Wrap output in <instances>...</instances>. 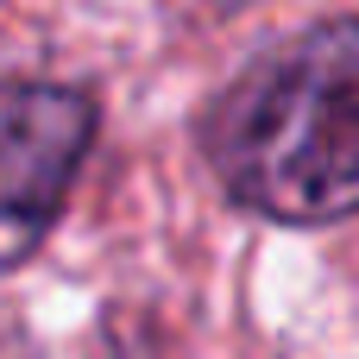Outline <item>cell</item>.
<instances>
[{
  "instance_id": "1",
  "label": "cell",
  "mask_w": 359,
  "mask_h": 359,
  "mask_svg": "<svg viewBox=\"0 0 359 359\" xmlns=\"http://www.w3.org/2000/svg\"><path fill=\"white\" fill-rule=\"evenodd\" d=\"M202 151L252 215L290 227L359 215V19L309 25L252 57L208 107Z\"/></svg>"
},
{
  "instance_id": "2",
  "label": "cell",
  "mask_w": 359,
  "mask_h": 359,
  "mask_svg": "<svg viewBox=\"0 0 359 359\" xmlns=\"http://www.w3.org/2000/svg\"><path fill=\"white\" fill-rule=\"evenodd\" d=\"M95 145V101L63 82H0V271L25 265L57 227Z\"/></svg>"
},
{
  "instance_id": "3",
  "label": "cell",
  "mask_w": 359,
  "mask_h": 359,
  "mask_svg": "<svg viewBox=\"0 0 359 359\" xmlns=\"http://www.w3.org/2000/svg\"><path fill=\"white\" fill-rule=\"evenodd\" d=\"M0 359H32V347H25L13 328H0Z\"/></svg>"
},
{
  "instance_id": "4",
  "label": "cell",
  "mask_w": 359,
  "mask_h": 359,
  "mask_svg": "<svg viewBox=\"0 0 359 359\" xmlns=\"http://www.w3.org/2000/svg\"><path fill=\"white\" fill-rule=\"evenodd\" d=\"M101 359H158V353H145L139 341H120V347H107V353H101Z\"/></svg>"
}]
</instances>
